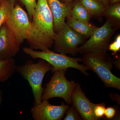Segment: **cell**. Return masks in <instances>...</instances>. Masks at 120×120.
Instances as JSON below:
<instances>
[{"mask_svg": "<svg viewBox=\"0 0 120 120\" xmlns=\"http://www.w3.org/2000/svg\"><path fill=\"white\" fill-rule=\"evenodd\" d=\"M30 34L26 41L32 49L44 50L53 43L56 33L53 19L47 0H38L31 21Z\"/></svg>", "mask_w": 120, "mask_h": 120, "instance_id": "6da1fadb", "label": "cell"}, {"mask_svg": "<svg viewBox=\"0 0 120 120\" xmlns=\"http://www.w3.org/2000/svg\"><path fill=\"white\" fill-rule=\"evenodd\" d=\"M112 58L107 53L84 54L82 62L87 68L95 72L106 87L120 90V79L112 72L113 66Z\"/></svg>", "mask_w": 120, "mask_h": 120, "instance_id": "7a4b0ae2", "label": "cell"}, {"mask_svg": "<svg viewBox=\"0 0 120 120\" xmlns=\"http://www.w3.org/2000/svg\"><path fill=\"white\" fill-rule=\"evenodd\" d=\"M52 68L49 63L42 59L36 63L28 60L24 65L16 67V71L28 81L31 87L35 105L41 101L44 91L42 87L43 78Z\"/></svg>", "mask_w": 120, "mask_h": 120, "instance_id": "3957f363", "label": "cell"}, {"mask_svg": "<svg viewBox=\"0 0 120 120\" xmlns=\"http://www.w3.org/2000/svg\"><path fill=\"white\" fill-rule=\"evenodd\" d=\"M23 52L34 59L40 58L45 61L51 65L53 68L52 72L60 70L67 71L70 68H75L80 71L86 75L89 74L88 69L84 64L79 62L82 61V58L70 57L64 54L58 53L47 49L41 51H35L28 47H24Z\"/></svg>", "mask_w": 120, "mask_h": 120, "instance_id": "277c9868", "label": "cell"}, {"mask_svg": "<svg viewBox=\"0 0 120 120\" xmlns=\"http://www.w3.org/2000/svg\"><path fill=\"white\" fill-rule=\"evenodd\" d=\"M117 28L116 25L107 19L103 26L97 28L88 41L79 47L78 52L106 53L111 38Z\"/></svg>", "mask_w": 120, "mask_h": 120, "instance_id": "5b68a950", "label": "cell"}, {"mask_svg": "<svg viewBox=\"0 0 120 120\" xmlns=\"http://www.w3.org/2000/svg\"><path fill=\"white\" fill-rule=\"evenodd\" d=\"M66 71L60 70L54 72L43 91L42 100L60 98L66 103L72 104V94L77 83L73 80L69 81L67 79L65 76Z\"/></svg>", "mask_w": 120, "mask_h": 120, "instance_id": "8992f818", "label": "cell"}, {"mask_svg": "<svg viewBox=\"0 0 120 120\" xmlns=\"http://www.w3.org/2000/svg\"><path fill=\"white\" fill-rule=\"evenodd\" d=\"M85 38L66 23L64 27L55 34L53 42L54 51L58 53L75 56L78 52L79 46L84 43Z\"/></svg>", "mask_w": 120, "mask_h": 120, "instance_id": "52a82bcc", "label": "cell"}, {"mask_svg": "<svg viewBox=\"0 0 120 120\" xmlns=\"http://www.w3.org/2000/svg\"><path fill=\"white\" fill-rule=\"evenodd\" d=\"M5 23L21 43L28 38L31 27V22L28 14L19 5L13 7Z\"/></svg>", "mask_w": 120, "mask_h": 120, "instance_id": "ba28073f", "label": "cell"}, {"mask_svg": "<svg viewBox=\"0 0 120 120\" xmlns=\"http://www.w3.org/2000/svg\"><path fill=\"white\" fill-rule=\"evenodd\" d=\"M42 101L39 104L35 105L31 110L34 120H61L69 107L64 102L60 105H54L50 104L48 100Z\"/></svg>", "mask_w": 120, "mask_h": 120, "instance_id": "9c48e42d", "label": "cell"}, {"mask_svg": "<svg viewBox=\"0 0 120 120\" xmlns=\"http://www.w3.org/2000/svg\"><path fill=\"white\" fill-rule=\"evenodd\" d=\"M21 44L4 23L0 29V61L13 58Z\"/></svg>", "mask_w": 120, "mask_h": 120, "instance_id": "30bf717a", "label": "cell"}, {"mask_svg": "<svg viewBox=\"0 0 120 120\" xmlns=\"http://www.w3.org/2000/svg\"><path fill=\"white\" fill-rule=\"evenodd\" d=\"M72 105L75 107L82 119L85 120H97L94 114V103L91 102L86 96L80 85L77 83L71 97Z\"/></svg>", "mask_w": 120, "mask_h": 120, "instance_id": "8fae6325", "label": "cell"}, {"mask_svg": "<svg viewBox=\"0 0 120 120\" xmlns=\"http://www.w3.org/2000/svg\"><path fill=\"white\" fill-rule=\"evenodd\" d=\"M47 1L53 17L54 30L56 34L66 24L65 19L71 16L72 7L70 4L62 3L60 0H47Z\"/></svg>", "mask_w": 120, "mask_h": 120, "instance_id": "7c38bea8", "label": "cell"}, {"mask_svg": "<svg viewBox=\"0 0 120 120\" xmlns=\"http://www.w3.org/2000/svg\"><path fill=\"white\" fill-rule=\"evenodd\" d=\"M67 23L75 32L88 38L92 35L98 27L89 23L77 20L69 16L67 18Z\"/></svg>", "mask_w": 120, "mask_h": 120, "instance_id": "4fadbf2b", "label": "cell"}, {"mask_svg": "<svg viewBox=\"0 0 120 120\" xmlns=\"http://www.w3.org/2000/svg\"><path fill=\"white\" fill-rule=\"evenodd\" d=\"M91 16L100 17L104 16L106 7L99 0H79Z\"/></svg>", "mask_w": 120, "mask_h": 120, "instance_id": "5bb4252c", "label": "cell"}, {"mask_svg": "<svg viewBox=\"0 0 120 120\" xmlns=\"http://www.w3.org/2000/svg\"><path fill=\"white\" fill-rule=\"evenodd\" d=\"M16 66L14 58L0 61V82H4L12 76Z\"/></svg>", "mask_w": 120, "mask_h": 120, "instance_id": "9a60e30c", "label": "cell"}, {"mask_svg": "<svg viewBox=\"0 0 120 120\" xmlns=\"http://www.w3.org/2000/svg\"><path fill=\"white\" fill-rule=\"evenodd\" d=\"M71 16L77 20L88 22L92 16L88 10L79 1L76 2L73 7H72Z\"/></svg>", "mask_w": 120, "mask_h": 120, "instance_id": "2e32d148", "label": "cell"}, {"mask_svg": "<svg viewBox=\"0 0 120 120\" xmlns=\"http://www.w3.org/2000/svg\"><path fill=\"white\" fill-rule=\"evenodd\" d=\"M104 16L114 24H119L120 20V4L118 3L106 7Z\"/></svg>", "mask_w": 120, "mask_h": 120, "instance_id": "e0dca14e", "label": "cell"}, {"mask_svg": "<svg viewBox=\"0 0 120 120\" xmlns=\"http://www.w3.org/2000/svg\"><path fill=\"white\" fill-rule=\"evenodd\" d=\"M14 4L9 0H2L0 5V29L8 21Z\"/></svg>", "mask_w": 120, "mask_h": 120, "instance_id": "ac0fdd59", "label": "cell"}, {"mask_svg": "<svg viewBox=\"0 0 120 120\" xmlns=\"http://www.w3.org/2000/svg\"><path fill=\"white\" fill-rule=\"evenodd\" d=\"M15 4L16 0H9ZM26 7L29 19L31 22L37 7V0H19Z\"/></svg>", "mask_w": 120, "mask_h": 120, "instance_id": "d6986e66", "label": "cell"}, {"mask_svg": "<svg viewBox=\"0 0 120 120\" xmlns=\"http://www.w3.org/2000/svg\"><path fill=\"white\" fill-rule=\"evenodd\" d=\"M66 116L64 120H82L79 113L73 105L69 107L66 111Z\"/></svg>", "mask_w": 120, "mask_h": 120, "instance_id": "ffe728a7", "label": "cell"}, {"mask_svg": "<svg viewBox=\"0 0 120 120\" xmlns=\"http://www.w3.org/2000/svg\"><path fill=\"white\" fill-rule=\"evenodd\" d=\"M105 103L95 104L93 112L94 116L97 120L103 117L105 114Z\"/></svg>", "mask_w": 120, "mask_h": 120, "instance_id": "44dd1931", "label": "cell"}, {"mask_svg": "<svg viewBox=\"0 0 120 120\" xmlns=\"http://www.w3.org/2000/svg\"><path fill=\"white\" fill-rule=\"evenodd\" d=\"M108 49L113 52V54H116L120 49V35L118 34L116 37L115 41L109 44Z\"/></svg>", "mask_w": 120, "mask_h": 120, "instance_id": "7402d4cb", "label": "cell"}, {"mask_svg": "<svg viewBox=\"0 0 120 120\" xmlns=\"http://www.w3.org/2000/svg\"><path fill=\"white\" fill-rule=\"evenodd\" d=\"M116 110L114 107L109 106L105 108L104 116L108 119H112L116 115Z\"/></svg>", "mask_w": 120, "mask_h": 120, "instance_id": "603a6c76", "label": "cell"}, {"mask_svg": "<svg viewBox=\"0 0 120 120\" xmlns=\"http://www.w3.org/2000/svg\"><path fill=\"white\" fill-rule=\"evenodd\" d=\"M106 7H108L109 5V0H99Z\"/></svg>", "mask_w": 120, "mask_h": 120, "instance_id": "cb8c5ba5", "label": "cell"}, {"mask_svg": "<svg viewBox=\"0 0 120 120\" xmlns=\"http://www.w3.org/2000/svg\"><path fill=\"white\" fill-rule=\"evenodd\" d=\"M61 2L65 4H70V3L74 0H60Z\"/></svg>", "mask_w": 120, "mask_h": 120, "instance_id": "d4e9b609", "label": "cell"}, {"mask_svg": "<svg viewBox=\"0 0 120 120\" xmlns=\"http://www.w3.org/2000/svg\"><path fill=\"white\" fill-rule=\"evenodd\" d=\"M112 4H117L120 2V0H110Z\"/></svg>", "mask_w": 120, "mask_h": 120, "instance_id": "484cf974", "label": "cell"}, {"mask_svg": "<svg viewBox=\"0 0 120 120\" xmlns=\"http://www.w3.org/2000/svg\"><path fill=\"white\" fill-rule=\"evenodd\" d=\"M2 94H3V93H2V90H0V108L1 103H2Z\"/></svg>", "mask_w": 120, "mask_h": 120, "instance_id": "4316f807", "label": "cell"}, {"mask_svg": "<svg viewBox=\"0 0 120 120\" xmlns=\"http://www.w3.org/2000/svg\"><path fill=\"white\" fill-rule=\"evenodd\" d=\"M2 0H0V5L1 4V2H2Z\"/></svg>", "mask_w": 120, "mask_h": 120, "instance_id": "83f0119b", "label": "cell"}]
</instances>
